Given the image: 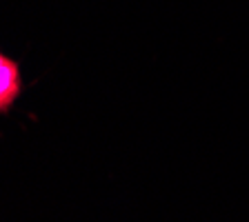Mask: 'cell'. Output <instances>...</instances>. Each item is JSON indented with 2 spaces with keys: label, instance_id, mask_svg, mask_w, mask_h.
<instances>
[{
  "label": "cell",
  "instance_id": "obj_1",
  "mask_svg": "<svg viewBox=\"0 0 249 222\" xmlns=\"http://www.w3.org/2000/svg\"><path fill=\"white\" fill-rule=\"evenodd\" d=\"M22 78L18 62L0 51V114H7L20 98Z\"/></svg>",
  "mask_w": 249,
  "mask_h": 222
}]
</instances>
